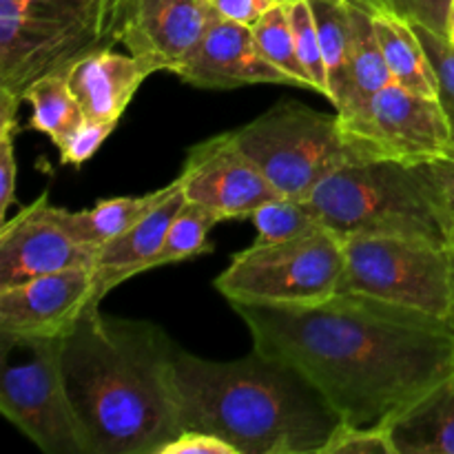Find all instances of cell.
I'll use <instances>...</instances> for the list:
<instances>
[{
  "instance_id": "6da1fadb",
  "label": "cell",
  "mask_w": 454,
  "mask_h": 454,
  "mask_svg": "<svg viewBox=\"0 0 454 454\" xmlns=\"http://www.w3.org/2000/svg\"><path fill=\"white\" fill-rule=\"evenodd\" d=\"M253 348L304 372L344 424L386 428L454 381V322L340 291L313 306L231 304Z\"/></svg>"
},
{
  "instance_id": "7a4b0ae2",
  "label": "cell",
  "mask_w": 454,
  "mask_h": 454,
  "mask_svg": "<svg viewBox=\"0 0 454 454\" xmlns=\"http://www.w3.org/2000/svg\"><path fill=\"white\" fill-rule=\"evenodd\" d=\"M176 350L160 326L93 304L60 340L67 395L89 454H160L182 433Z\"/></svg>"
},
{
  "instance_id": "3957f363",
  "label": "cell",
  "mask_w": 454,
  "mask_h": 454,
  "mask_svg": "<svg viewBox=\"0 0 454 454\" xmlns=\"http://www.w3.org/2000/svg\"><path fill=\"white\" fill-rule=\"evenodd\" d=\"M176 388L180 428L217 434L238 454H319L341 424L304 372L255 348L213 362L177 346Z\"/></svg>"
},
{
  "instance_id": "277c9868",
  "label": "cell",
  "mask_w": 454,
  "mask_h": 454,
  "mask_svg": "<svg viewBox=\"0 0 454 454\" xmlns=\"http://www.w3.org/2000/svg\"><path fill=\"white\" fill-rule=\"evenodd\" d=\"M310 204L322 224L348 235H403L452 244L454 226L426 164L362 160L324 177Z\"/></svg>"
},
{
  "instance_id": "5b68a950",
  "label": "cell",
  "mask_w": 454,
  "mask_h": 454,
  "mask_svg": "<svg viewBox=\"0 0 454 454\" xmlns=\"http://www.w3.org/2000/svg\"><path fill=\"white\" fill-rule=\"evenodd\" d=\"M114 43L111 0H0V98L22 105L40 78Z\"/></svg>"
},
{
  "instance_id": "8992f818",
  "label": "cell",
  "mask_w": 454,
  "mask_h": 454,
  "mask_svg": "<svg viewBox=\"0 0 454 454\" xmlns=\"http://www.w3.org/2000/svg\"><path fill=\"white\" fill-rule=\"evenodd\" d=\"M344 238L319 224L297 238L244 248L215 278L231 304L313 306L341 291Z\"/></svg>"
},
{
  "instance_id": "52a82bcc",
  "label": "cell",
  "mask_w": 454,
  "mask_h": 454,
  "mask_svg": "<svg viewBox=\"0 0 454 454\" xmlns=\"http://www.w3.org/2000/svg\"><path fill=\"white\" fill-rule=\"evenodd\" d=\"M244 153L284 198L306 200L315 186L346 164L368 160L346 140L340 118L301 102L282 100L233 131Z\"/></svg>"
},
{
  "instance_id": "ba28073f",
  "label": "cell",
  "mask_w": 454,
  "mask_h": 454,
  "mask_svg": "<svg viewBox=\"0 0 454 454\" xmlns=\"http://www.w3.org/2000/svg\"><path fill=\"white\" fill-rule=\"evenodd\" d=\"M344 251L341 291L364 293L454 322L452 244L403 235H348Z\"/></svg>"
},
{
  "instance_id": "9c48e42d",
  "label": "cell",
  "mask_w": 454,
  "mask_h": 454,
  "mask_svg": "<svg viewBox=\"0 0 454 454\" xmlns=\"http://www.w3.org/2000/svg\"><path fill=\"white\" fill-rule=\"evenodd\" d=\"M60 340L0 337V412L47 454H89L67 395Z\"/></svg>"
},
{
  "instance_id": "30bf717a",
  "label": "cell",
  "mask_w": 454,
  "mask_h": 454,
  "mask_svg": "<svg viewBox=\"0 0 454 454\" xmlns=\"http://www.w3.org/2000/svg\"><path fill=\"white\" fill-rule=\"evenodd\" d=\"M340 124L346 140L368 160L426 164L452 149V127L442 100L395 82L381 89L357 118Z\"/></svg>"
},
{
  "instance_id": "8fae6325",
  "label": "cell",
  "mask_w": 454,
  "mask_h": 454,
  "mask_svg": "<svg viewBox=\"0 0 454 454\" xmlns=\"http://www.w3.org/2000/svg\"><path fill=\"white\" fill-rule=\"evenodd\" d=\"M180 182L189 202L202 204L222 222L251 217L262 204L284 198L244 153L233 131L191 146Z\"/></svg>"
},
{
  "instance_id": "7c38bea8",
  "label": "cell",
  "mask_w": 454,
  "mask_h": 454,
  "mask_svg": "<svg viewBox=\"0 0 454 454\" xmlns=\"http://www.w3.org/2000/svg\"><path fill=\"white\" fill-rule=\"evenodd\" d=\"M98 248L82 244L67 226L62 207L43 193L0 226V291L40 275L96 264Z\"/></svg>"
},
{
  "instance_id": "4fadbf2b",
  "label": "cell",
  "mask_w": 454,
  "mask_h": 454,
  "mask_svg": "<svg viewBox=\"0 0 454 454\" xmlns=\"http://www.w3.org/2000/svg\"><path fill=\"white\" fill-rule=\"evenodd\" d=\"M215 18L211 0H133L118 43L149 75L176 74L193 56Z\"/></svg>"
},
{
  "instance_id": "5bb4252c",
  "label": "cell",
  "mask_w": 454,
  "mask_h": 454,
  "mask_svg": "<svg viewBox=\"0 0 454 454\" xmlns=\"http://www.w3.org/2000/svg\"><path fill=\"white\" fill-rule=\"evenodd\" d=\"M96 300L93 266L40 275L0 291V337H65Z\"/></svg>"
},
{
  "instance_id": "9a60e30c",
  "label": "cell",
  "mask_w": 454,
  "mask_h": 454,
  "mask_svg": "<svg viewBox=\"0 0 454 454\" xmlns=\"http://www.w3.org/2000/svg\"><path fill=\"white\" fill-rule=\"evenodd\" d=\"M176 75L200 89H238L248 84L293 87V80L262 53L251 27L226 20L220 13Z\"/></svg>"
},
{
  "instance_id": "2e32d148",
  "label": "cell",
  "mask_w": 454,
  "mask_h": 454,
  "mask_svg": "<svg viewBox=\"0 0 454 454\" xmlns=\"http://www.w3.org/2000/svg\"><path fill=\"white\" fill-rule=\"evenodd\" d=\"M146 78L149 74L131 53H118L111 47L87 53L67 71L84 118L111 124L120 122Z\"/></svg>"
},
{
  "instance_id": "e0dca14e",
  "label": "cell",
  "mask_w": 454,
  "mask_h": 454,
  "mask_svg": "<svg viewBox=\"0 0 454 454\" xmlns=\"http://www.w3.org/2000/svg\"><path fill=\"white\" fill-rule=\"evenodd\" d=\"M186 195L182 191L180 177H176V189L153 208L146 213L137 224L124 231L120 238L111 239L98 251L93 264L96 278V300L102 301L115 286L127 279L155 269V257L162 248L167 231L173 217L184 207Z\"/></svg>"
},
{
  "instance_id": "ac0fdd59",
  "label": "cell",
  "mask_w": 454,
  "mask_h": 454,
  "mask_svg": "<svg viewBox=\"0 0 454 454\" xmlns=\"http://www.w3.org/2000/svg\"><path fill=\"white\" fill-rule=\"evenodd\" d=\"M350 25H353V43H350L348 65V96L340 111H335L340 122L357 118L368 102L384 87L393 82L384 51L372 20V9L364 0H348Z\"/></svg>"
},
{
  "instance_id": "d6986e66",
  "label": "cell",
  "mask_w": 454,
  "mask_h": 454,
  "mask_svg": "<svg viewBox=\"0 0 454 454\" xmlns=\"http://www.w3.org/2000/svg\"><path fill=\"white\" fill-rule=\"evenodd\" d=\"M397 454H454V381L390 426Z\"/></svg>"
},
{
  "instance_id": "ffe728a7",
  "label": "cell",
  "mask_w": 454,
  "mask_h": 454,
  "mask_svg": "<svg viewBox=\"0 0 454 454\" xmlns=\"http://www.w3.org/2000/svg\"><path fill=\"white\" fill-rule=\"evenodd\" d=\"M173 189H176V180L171 184L162 186V189H155L145 195H124V198L100 200V202H96L89 208H82V211L62 208V217H65L69 231L80 242L100 251L106 242L120 238L124 231L137 224L146 213L153 211Z\"/></svg>"
},
{
  "instance_id": "44dd1931",
  "label": "cell",
  "mask_w": 454,
  "mask_h": 454,
  "mask_svg": "<svg viewBox=\"0 0 454 454\" xmlns=\"http://www.w3.org/2000/svg\"><path fill=\"white\" fill-rule=\"evenodd\" d=\"M372 20L393 82L421 96L439 98L437 74L415 25L384 13H375Z\"/></svg>"
},
{
  "instance_id": "7402d4cb",
  "label": "cell",
  "mask_w": 454,
  "mask_h": 454,
  "mask_svg": "<svg viewBox=\"0 0 454 454\" xmlns=\"http://www.w3.org/2000/svg\"><path fill=\"white\" fill-rule=\"evenodd\" d=\"M322 44L328 74V100L335 111L341 109L348 96V65L353 25H350L348 0H309Z\"/></svg>"
},
{
  "instance_id": "603a6c76",
  "label": "cell",
  "mask_w": 454,
  "mask_h": 454,
  "mask_svg": "<svg viewBox=\"0 0 454 454\" xmlns=\"http://www.w3.org/2000/svg\"><path fill=\"white\" fill-rule=\"evenodd\" d=\"M25 102L31 106L29 129L47 136L56 146H60L87 120L71 91L67 71L49 74L31 84L25 93Z\"/></svg>"
},
{
  "instance_id": "cb8c5ba5",
  "label": "cell",
  "mask_w": 454,
  "mask_h": 454,
  "mask_svg": "<svg viewBox=\"0 0 454 454\" xmlns=\"http://www.w3.org/2000/svg\"><path fill=\"white\" fill-rule=\"evenodd\" d=\"M220 222V217L208 211L207 207L186 200L184 207L180 208V213L173 217L171 226H168L162 248L155 257V269L213 253V244L208 242V231Z\"/></svg>"
},
{
  "instance_id": "d4e9b609",
  "label": "cell",
  "mask_w": 454,
  "mask_h": 454,
  "mask_svg": "<svg viewBox=\"0 0 454 454\" xmlns=\"http://www.w3.org/2000/svg\"><path fill=\"white\" fill-rule=\"evenodd\" d=\"M257 44L262 53L278 67L282 74H286L293 80V87L309 89L313 91L309 74L297 56L295 34H293V22L288 4H275L255 27H253Z\"/></svg>"
},
{
  "instance_id": "484cf974",
  "label": "cell",
  "mask_w": 454,
  "mask_h": 454,
  "mask_svg": "<svg viewBox=\"0 0 454 454\" xmlns=\"http://www.w3.org/2000/svg\"><path fill=\"white\" fill-rule=\"evenodd\" d=\"M251 220L257 231L255 244L282 242V239L297 238V235L322 224L317 211H315L309 200L293 198H278L262 204L253 213Z\"/></svg>"
},
{
  "instance_id": "4316f807",
  "label": "cell",
  "mask_w": 454,
  "mask_h": 454,
  "mask_svg": "<svg viewBox=\"0 0 454 454\" xmlns=\"http://www.w3.org/2000/svg\"><path fill=\"white\" fill-rule=\"evenodd\" d=\"M288 12H291L297 56H300L301 65H304L306 74H309L310 82H313V91L328 98L326 62H324L322 44H319L317 27H315V18L313 12H310L309 0H297V3L288 4Z\"/></svg>"
},
{
  "instance_id": "83f0119b",
  "label": "cell",
  "mask_w": 454,
  "mask_h": 454,
  "mask_svg": "<svg viewBox=\"0 0 454 454\" xmlns=\"http://www.w3.org/2000/svg\"><path fill=\"white\" fill-rule=\"evenodd\" d=\"M375 13L399 18L411 25L426 27L448 35V16L452 0H364Z\"/></svg>"
},
{
  "instance_id": "f1b7e54d",
  "label": "cell",
  "mask_w": 454,
  "mask_h": 454,
  "mask_svg": "<svg viewBox=\"0 0 454 454\" xmlns=\"http://www.w3.org/2000/svg\"><path fill=\"white\" fill-rule=\"evenodd\" d=\"M415 29L419 34L421 44H424L430 62H433L434 74H437L439 100H442L448 120H450L454 149V43L448 35L434 34V31L426 29V27L415 25Z\"/></svg>"
},
{
  "instance_id": "f546056e",
  "label": "cell",
  "mask_w": 454,
  "mask_h": 454,
  "mask_svg": "<svg viewBox=\"0 0 454 454\" xmlns=\"http://www.w3.org/2000/svg\"><path fill=\"white\" fill-rule=\"evenodd\" d=\"M319 454H397L386 428L350 426L341 421Z\"/></svg>"
},
{
  "instance_id": "4dcf8cb0",
  "label": "cell",
  "mask_w": 454,
  "mask_h": 454,
  "mask_svg": "<svg viewBox=\"0 0 454 454\" xmlns=\"http://www.w3.org/2000/svg\"><path fill=\"white\" fill-rule=\"evenodd\" d=\"M115 124L111 122H91V120H84L60 146V162L71 164V167H82L87 160H91L98 153L102 145L106 142V137L114 133Z\"/></svg>"
},
{
  "instance_id": "1f68e13d",
  "label": "cell",
  "mask_w": 454,
  "mask_h": 454,
  "mask_svg": "<svg viewBox=\"0 0 454 454\" xmlns=\"http://www.w3.org/2000/svg\"><path fill=\"white\" fill-rule=\"evenodd\" d=\"M18 133V115L0 118V217L7 220L9 207L16 200L18 160L13 153V140Z\"/></svg>"
},
{
  "instance_id": "d6a6232c",
  "label": "cell",
  "mask_w": 454,
  "mask_h": 454,
  "mask_svg": "<svg viewBox=\"0 0 454 454\" xmlns=\"http://www.w3.org/2000/svg\"><path fill=\"white\" fill-rule=\"evenodd\" d=\"M160 454H238L229 442L202 430H182Z\"/></svg>"
},
{
  "instance_id": "836d02e7",
  "label": "cell",
  "mask_w": 454,
  "mask_h": 454,
  "mask_svg": "<svg viewBox=\"0 0 454 454\" xmlns=\"http://www.w3.org/2000/svg\"><path fill=\"white\" fill-rule=\"evenodd\" d=\"M275 4L279 3H275V0H213V7L222 18L251 27V29Z\"/></svg>"
},
{
  "instance_id": "e575fe53",
  "label": "cell",
  "mask_w": 454,
  "mask_h": 454,
  "mask_svg": "<svg viewBox=\"0 0 454 454\" xmlns=\"http://www.w3.org/2000/svg\"><path fill=\"white\" fill-rule=\"evenodd\" d=\"M430 176L434 177L439 186V193H442L443 204H446L448 217H450L454 226V149L448 151L442 158L433 160V162H426Z\"/></svg>"
},
{
  "instance_id": "d590c367",
  "label": "cell",
  "mask_w": 454,
  "mask_h": 454,
  "mask_svg": "<svg viewBox=\"0 0 454 454\" xmlns=\"http://www.w3.org/2000/svg\"><path fill=\"white\" fill-rule=\"evenodd\" d=\"M111 7H114V18H115V29H122L124 20H127V16L131 13V7H133V0H111Z\"/></svg>"
},
{
  "instance_id": "8d00e7d4",
  "label": "cell",
  "mask_w": 454,
  "mask_h": 454,
  "mask_svg": "<svg viewBox=\"0 0 454 454\" xmlns=\"http://www.w3.org/2000/svg\"><path fill=\"white\" fill-rule=\"evenodd\" d=\"M448 38L454 43V0L450 4V16H448Z\"/></svg>"
},
{
  "instance_id": "74e56055",
  "label": "cell",
  "mask_w": 454,
  "mask_h": 454,
  "mask_svg": "<svg viewBox=\"0 0 454 454\" xmlns=\"http://www.w3.org/2000/svg\"><path fill=\"white\" fill-rule=\"evenodd\" d=\"M275 3H279V4H293V3H297V0H275Z\"/></svg>"
},
{
  "instance_id": "f35d334b",
  "label": "cell",
  "mask_w": 454,
  "mask_h": 454,
  "mask_svg": "<svg viewBox=\"0 0 454 454\" xmlns=\"http://www.w3.org/2000/svg\"><path fill=\"white\" fill-rule=\"evenodd\" d=\"M452 251H454V233H452Z\"/></svg>"
},
{
  "instance_id": "ab89813d",
  "label": "cell",
  "mask_w": 454,
  "mask_h": 454,
  "mask_svg": "<svg viewBox=\"0 0 454 454\" xmlns=\"http://www.w3.org/2000/svg\"><path fill=\"white\" fill-rule=\"evenodd\" d=\"M211 3H213V0H211Z\"/></svg>"
}]
</instances>
